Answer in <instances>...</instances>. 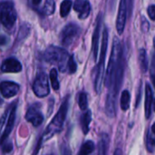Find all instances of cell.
<instances>
[{"label":"cell","mask_w":155,"mask_h":155,"mask_svg":"<svg viewBox=\"0 0 155 155\" xmlns=\"http://www.w3.org/2000/svg\"><path fill=\"white\" fill-rule=\"evenodd\" d=\"M29 33H30V25L26 23L23 24L20 26L19 31L17 33V36L15 39V45H19L20 43H22L27 37Z\"/></svg>","instance_id":"cell-17"},{"label":"cell","mask_w":155,"mask_h":155,"mask_svg":"<svg viewBox=\"0 0 155 155\" xmlns=\"http://www.w3.org/2000/svg\"><path fill=\"white\" fill-rule=\"evenodd\" d=\"M17 18L14 4L10 1L0 2V22L7 30L13 29Z\"/></svg>","instance_id":"cell-5"},{"label":"cell","mask_w":155,"mask_h":155,"mask_svg":"<svg viewBox=\"0 0 155 155\" xmlns=\"http://www.w3.org/2000/svg\"><path fill=\"white\" fill-rule=\"evenodd\" d=\"M81 28L75 24L65 25L60 34V42L64 46H70L79 36Z\"/></svg>","instance_id":"cell-6"},{"label":"cell","mask_w":155,"mask_h":155,"mask_svg":"<svg viewBox=\"0 0 155 155\" xmlns=\"http://www.w3.org/2000/svg\"><path fill=\"white\" fill-rule=\"evenodd\" d=\"M123 56H124V54H123V47H122L121 42L117 37H115L114 40V43H113L111 56H110V60L108 63L106 75H105V81H104L105 86L107 88H109L112 84L116 68H117L121 59L123 58Z\"/></svg>","instance_id":"cell-3"},{"label":"cell","mask_w":155,"mask_h":155,"mask_svg":"<svg viewBox=\"0 0 155 155\" xmlns=\"http://www.w3.org/2000/svg\"><path fill=\"white\" fill-rule=\"evenodd\" d=\"M78 104L81 110L84 111L88 107V100H87V94L84 92L80 93L78 97Z\"/></svg>","instance_id":"cell-25"},{"label":"cell","mask_w":155,"mask_h":155,"mask_svg":"<svg viewBox=\"0 0 155 155\" xmlns=\"http://www.w3.org/2000/svg\"><path fill=\"white\" fill-rule=\"evenodd\" d=\"M25 120L34 127H39L44 122V114L41 112L40 104H35L28 107L25 114Z\"/></svg>","instance_id":"cell-8"},{"label":"cell","mask_w":155,"mask_h":155,"mask_svg":"<svg viewBox=\"0 0 155 155\" xmlns=\"http://www.w3.org/2000/svg\"><path fill=\"white\" fill-rule=\"evenodd\" d=\"M68 108H69V96H66L65 99L63 101L58 112L56 113V114L54 115V117L53 118V120L51 121V123L47 125L45 131L44 132L41 139L38 142V145L35 151L34 155L37 154L39 152V149L41 147V144L46 141H48L49 139L53 138L55 134L61 133L64 121L66 119V115H67V112H68Z\"/></svg>","instance_id":"cell-1"},{"label":"cell","mask_w":155,"mask_h":155,"mask_svg":"<svg viewBox=\"0 0 155 155\" xmlns=\"http://www.w3.org/2000/svg\"><path fill=\"white\" fill-rule=\"evenodd\" d=\"M77 70V64L74 59L73 56H70V59L68 61V65H67V72L69 74H74Z\"/></svg>","instance_id":"cell-27"},{"label":"cell","mask_w":155,"mask_h":155,"mask_svg":"<svg viewBox=\"0 0 155 155\" xmlns=\"http://www.w3.org/2000/svg\"><path fill=\"white\" fill-rule=\"evenodd\" d=\"M138 59H139V64H140L141 70L143 71V73H146L147 70H148V61H147L146 51L144 49H141L139 51Z\"/></svg>","instance_id":"cell-20"},{"label":"cell","mask_w":155,"mask_h":155,"mask_svg":"<svg viewBox=\"0 0 155 155\" xmlns=\"http://www.w3.org/2000/svg\"><path fill=\"white\" fill-rule=\"evenodd\" d=\"M146 146L149 153H154L155 151V138L153 134H148L147 140H146Z\"/></svg>","instance_id":"cell-26"},{"label":"cell","mask_w":155,"mask_h":155,"mask_svg":"<svg viewBox=\"0 0 155 155\" xmlns=\"http://www.w3.org/2000/svg\"><path fill=\"white\" fill-rule=\"evenodd\" d=\"M153 46H154V48H155V37L153 38Z\"/></svg>","instance_id":"cell-38"},{"label":"cell","mask_w":155,"mask_h":155,"mask_svg":"<svg viewBox=\"0 0 155 155\" xmlns=\"http://www.w3.org/2000/svg\"><path fill=\"white\" fill-rule=\"evenodd\" d=\"M22 69L23 67L21 63L14 57L5 59L1 65V71L3 73H19Z\"/></svg>","instance_id":"cell-13"},{"label":"cell","mask_w":155,"mask_h":155,"mask_svg":"<svg viewBox=\"0 0 155 155\" xmlns=\"http://www.w3.org/2000/svg\"><path fill=\"white\" fill-rule=\"evenodd\" d=\"M107 45H108V30L105 27L103 34V41H102V47L100 53V59L98 65L95 71V77H94V90L96 94H100L102 91V86L104 78V62L106 57V51H107Z\"/></svg>","instance_id":"cell-4"},{"label":"cell","mask_w":155,"mask_h":155,"mask_svg":"<svg viewBox=\"0 0 155 155\" xmlns=\"http://www.w3.org/2000/svg\"><path fill=\"white\" fill-rule=\"evenodd\" d=\"M61 154L62 155H72L71 151L69 149V147L66 144H63L62 148H61Z\"/></svg>","instance_id":"cell-30"},{"label":"cell","mask_w":155,"mask_h":155,"mask_svg":"<svg viewBox=\"0 0 155 155\" xmlns=\"http://www.w3.org/2000/svg\"><path fill=\"white\" fill-rule=\"evenodd\" d=\"M92 121V112L90 110H87L81 117V127L83 130V133L84 134H87L89 133V126Z\"/></svg>","instance_id":"cell-16"},{"label":"cell","mask_w":155,"mask_h":155,"mask_svg":"<svg viewBox=\"0 0 155 155\" xmlns=\"http://www.w3.org/2000/svg\"><path fill=\"white\" fill-rule=\"evenodd\" d=\"M72 5H73L72 0H64L61 3V5H60V15H61L62 17H65V16L68 15V14L71 11Z\"/></svg>","instance_id":"cell-22"},{"label":"cell","mask_w":155,"mask_h":155,"mask_svg":"<svg viewBox=\"0 0 155 155\" xmlns=\"http://www.w3.org/2000/svg\"><path fill=\"white\" fill-rule=\"evenodd\" d=\"M153 107H154V110H155V101H154V105H153Z\"/></svg>","instance_id":"cell-40"},{"label":"cell","mask_w":155,"mask_h":155,"mask_svg":"<svg viewBox=\"0 0 155 155\" xmlns=\"http://www.w3.org/2000/svg\"><path fill=\"white\" fill-rule=\"evenodd\" d=\"M152 131H153V133L155 134V123L153 124V127H152Z\"/></svg>","instance_id":"cell-37"},{"label":"cell","mask_w":155,"mask_h":155,"mask_svg":"<svg viewBox=\"0 0 155 155\" xmlns=\"http://www.w3.org/2000/svg\"><path fill=\"white\" fill-rule=\"evenodd\" d=\"M48 155H54V154H48Z\"/></svg>","instance_id":"cell-41"},{"label":"cell","mask_w":155,"mask_h":155,"mask_svg":"<svg viewBox=\"0 0 155 155\" xmlns=\"http://www.w3.org/2000/svg\"><path fill=\"white\" fill-rule=\"evenodd\" d=\"M103 21V14H99L96 20V25L93 35V42H92V50L94 54V58L96 61L98 56V48H99V39H100V29Z\"/></svg>","instance_id":"cell-12"},{"label":"cell","mask_w":155,"mask_h":155,"mask_svg":"<svg viewBox=\"0 0 155 155\" xmlns=\"http://www.w3.org/2000/svg\"><path fill=\"white\" fill-rule=\"evenodd\" d=\"M152 82H153V86H154L155 88V74H152Z\"/></svg>","instance_id":"cell-36"},{"label":"cell","mask_w":155,"mask_h":155,"mask_svg":"<svg viewBox=\"0 0 155 155\" xmlns=\"http://www.w3.org/2000/svg\"><path fill=\"white\" fill-rule=\"evenodd\" d=\"M8 41H9V39L7 38V36H5L4 35H0V46L5 45L8 43Z\"/></svg>","instance_id":"cell-32"},{"label":"cell","mask_w":155,"mask_h":155,"mask_svg":"<svg viewBox=\"0 0 155 155\" xmlns=\"http://www.w3.org/2000/svg\"><path fill=\"white\" fill-rule=\"evenodd\" d=\"M114 155H123V151L121 150V149H116L115 151H114Z\"/></svg>","instance_id":"cell-34"},{"label":"cell","mask_w":155,"mask_h":155,"mask_svg":"<svg viewBox=\"0 0 155 155\" xmlns=\"http://www.w3.org/2000/svg\"><path fill=\"white\" fill-rule=\"evenodd\" d=\"M69 59L70 55L67 51L55 45L48 46L44 53V60L47 63L57 64L61 72L67 71Z\"/></svg>","instance_id":"cell-2"},{"label":"cell","mask_w":155,"mask_h":155,"mask_svg":"<svg viewBox=\"0 0 155 155\" xmlns=\"http://www.w3.org/2000/svg\"><path fill=\"white\" fill-rule=\"evenodd\" d=\"M1 146V149H2V152L3 153H9L12 150H13V144L11 142H8L7 140L5 141L4 143H2L0 144Z\"/></svg>","instance_id":"cell-28"},{"label":"cell","mask_w":155,"mask_h":155,"mask_svg":"<svg viewBox=\"0 0 155 155\" xmlns=\"http://www.w3.org/2000/svg\"><path fill=\"white\" fill-rule=\"evenodd\" d=\"M33 91L34 94L39 98H44L50 94L48 77L45 73L42 72L36 75L33 84Z\"/></svg>","instance_id":"cell-7"},{"label":"cell","mask_w":155,"mask_h":155,"mask_svg":"<svg viewBox=\"0 0 155 155\" xmlns=\"http://www.w3.org/2000/svg\"><path fill=\"white\" fill-rule=\"evenodd\" d=\"M143 22H142V30L143 32H147L150 27V25L144 17H143Z\"/></svg>","instance_id":"cell-31"},{"label":"cell","mask_w":155,"mask_h":155,"mask_svg":"<svg viewBox=\"0 0 155 155\" xmlns=\"http://www.w3.org/2000/svg\"><path fill=\"white\" fill-rule=\"evenodd\" d=\"M147 13H148V15H149V17H150L152 20L155 21V5H150V6L148 7V9H147Z\"/></svg>","instance_id":"cell-29"},{"label":"cell","mask_w":155,"mask_h":155,"mask_svg":"<svg viewBox=\"0 0 155 155\" xmlns=\"http://www.w3.org/2000/svg\"><path fill=\"white\" fill-rule=\"evenodd\" d=\"M50 80H51V84H52V87L54 91H57L59 90L60 88V84H59V81H58V76H57V71L56 69H52L51 72H50Z\"/></svg>","instance_id":"cell-24"},{"label":"cell","mask_w":155,"mask_h":155,"mask_svg":"<svg viewBox=\"0 0 155 155\" xmlns=\"http://www.w3.org/2000/svg\"><path fill=\"white\" fill-rule=\"evenodd\" d=\"M95 145L93 141H86L81 146L78 155H90L94 151Z\"/></svg>","instance_id":"cell-19"},{"label":"cell","mask_w":155,"mask_h":155,"mask_svg":"<svg viewBox=\"0 0 155 155\" xmlns=\"http://www.w3.org/2000/svg\"><path fill=\"white\" fill-rule=\"evenodd\" d=\"M2 103H3V101H2V99H0V104H1Z\"/></svg>","instance_id":"cell-39"},{"label":"cell","mask_w":155,"mask_h":155,"mask_svg":"<svg viewBox=\"0 0 155 155\" xmlns=\"http://www.w3.org/2000/svg\"><path fill=\"white\" fill-rule=\"evenodd\" d=\"M16 104H17V102L15 101V103L12 104L11 107H10V110H9V114H8V118H7V123H6V125L5 127V131L0 138V144L2 143H4L5 141L7 140L9 134H11L12 130H13V127L15 125V113H16Z\"/></svg>","instance_id":"cell-10"},{"label":"cell","mask_w":155,"mask_h":155,"mask_svg":"<svg viewBox=\"0 0 155 155\" xmlns=\"http://www.w3.org/2000/svg\"><path fill=\"white\" fill-rule=\"evenodd\" d=\"M130 103H131V94L129 91L124 90L122 93L121 95V108L123 111H127L130 107Z\"/></svg>","instance_id":"cell-21"},{"label":"cell","mask_w":155,"mask_h":155,"mask_svg":"<svg viewBox=\"0 0 155 155\" xmlns=\"http://www.w3.org/2000/svg\"><path fill=\"white\" fill-rule=\"evenodd\" d=\"M74 10L77 12L80 19H85L91 12V5L88 0H75L74 3Z\"/></svg>","instance_id":"cell-14"},{"label":"cell","mask_w":155,"mask_h":155,"mask_svg":"<svg viewBox=\"0 0 155 155\" xmlns=\"http://www.w3.org/2000/svg\"><path fill=\"white\" fill-rule=\"evenodd\" d=\"M34 5H39L42 2V0H32Z\"/></svg>","instance_id":"cell-35"},{"label":"cell","mask_w":155,"mask_h":155,"mask_svg":"<svg viewBox=\"0 0 155 155\" xmlns=\"http://www.w3.org/2000/svg\"><path fill=\"white\" fill-rule=\"evenodd\" d=\"M20 86L18 84L10 81H4L0 83V94L4 98H11L15 96L19 92Z\"/></svg>","instance_id":"cell-11"},{"label":"cell","mask_w":155,"mask_h":155,"mask_svg":"<svg viewBox=\"0 0 155 155\" xmlns=\"http://www.w3.org/2000/svg\"><path fill=\"white\" fill-rule=\"evenodd\" d=\"M142 85L140 84L139 86V91H138V95H137V102H136V106H138L139 104V102H140V98H141V94H142Z\"/></svg>","instance_id":"cell-33"},{"label":"cell","mask_w":155,"mask_h":155,"mask_svg":"<svg viewBox=\"0 0 155 155\" xmlns=\"http://www.w3.org/2000/svg\"><path fill=\"white\" fill-rule=\"evenodd\" d=\"M55 10V3L54 0H46L44 5L43 13L46 15H53Z\"/></svg>","instance_id":"cell-23"},{"label":"cell","mask_w":155,"mask_h":155,"mask_svg":"<svg viewBox=\"0 0 155 155\" xmlns=\"http://www.w3.org/2000/svg\"><path fill=\"white\" fill-rule=\"evenodd\" d=\"M109 143V137L107 134H104L99 141L98 144V155H107V149Z\"/></svg>","instance_id":"cell-18"},{"label":"cell","mask_w":155,"mask_h":155,"mask_svg":"<svg viewBox=\"0 0 155 155\" xmlns=\"http://www.w3.org/2000/svg\"><path fill=\"white\" fill-rule=\"evenodd\" d=\"M153 91H152V87L150 86L149 84H146L145 87V117L148 119L151 116V113H152V106H153Z\"/></svg>","instance_id":"cell-15"},{"label":"cell","mask_w":155,"mask_h":155,"mask_svg":"<svg viewBox=\"0 0 155 155\" xmlns=\"http://www.w3.org/2000/svg\"><path fill=\"white\" fill-rule=\"evenodd\" d=\"M127 6L128 2L127 0H120V5L116 19V29L119 35H122L124 33L125 23L127 19Z\"/></svg>","instance_id":"cell-9"}]
</instances>
